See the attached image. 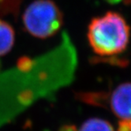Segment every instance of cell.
<instances>
[{"mask_svg": "<svg viewBox=\"0 0 131 131\" xmlns=\"http://www.w3.org/2000/svg\"><path fill=\"white\" fill-rule=\"evenodd\" d=\"M118 131H131V121L120 122Z\"/></svg>", "mask_w": 131, "mask_h": 131, "instance_id": "obj_7", "label": "cell"}, {"mask_svg": "<svg viewBox=\"0 0 131 131\" xmlns=\"http://www.w3.org/2000/svg\"><path fill=\"white\" fill-rule=\"evenodd\" d=\"M107 1L111 3H117L120 1V0H107Z\"/></svg>", "mask_w": 131, "mask_h": 131, "instance_id": "obj_8", "label": "cell"}, {"mask_svg": "<svg viewBox=\"0 0 131 131\" xmlns=\"http://www.w3.org/2000/svg\"><path fill=\"white\" fill-rule=\"evenodd\" d=\"M14 41L15 32L13 27L0 18V57L11 51Z\"/></svg>", "mask_w": 131, "mask_h": 131, "instance_id": "obj_4", "label": "cell"}, {"mask_svg": "<svg viewBox=\"0 0 131 131\" xmlns=\"http://www.w3.org/2000/svg\"><path fill=\"white\" fill-rule=\"evenodd\" d=\"M78 131H115V129L104 119L92 118L86 120L81 126Z\"/></svg>", "mask_w": 131, "mask_h": 131, "instance_id": "obj_5", "label": "cell"}, {"mask_svg": "<svg viewBox=\"0 0 131 131\" xmlns=\"http://www.w3.org/2000/svg\"><path fill=\"white\" fill-rule=\"evenodd\" d=\"M22 0H0V10L4 13H14L18 11Z\"/></svg>", "mask_w": 131, "mask_h": 131, "instance_id": "obj_6", "label": "cell"}, {"mask_svg": "<svg viewBox=\"0 0 131 131\" xmlns=\"http://www.w3.org/2000/svg\"><path fill=\"white\" fill-rule=\"evenodd\" d=\"M87 36L90 47L96 54L112 56L126 49L130 29L121 14L109 11L92 19Z\"/></svg>", "mask_w": 131, "mask_h": 131, "instance_id": "obj_1", "label": "cell"}, {"mask_svg": "<svg viewBox=\"0 0 131 131\" xmlns=\"http://www.w3.org/2000/svg\"><path fill=\"white\" fill-rule=\"evenodd\" d=\"M107 104L120 122L131 121V82L117 86L111 92Z\"/></svg>", "mask_w": 131, "mask_h": 131, "instance_id": "obj_3", "label": "cell"}, {"mask_svg": "<svg viewBox=\"0 0 131 131\" xmlns=\"http://www.w3.org/2000/svg\"><path fill=\"white\" fill-rule=\"evenodd\" d=\"M25 29L30 35L46 39L55 35L63 24V15L52 0H34L22 14Z\"/></svg>", "mask_w": 131, "mask_h": 131, "instance_id": "obj_2", "label": "cell"}]
</instances>
